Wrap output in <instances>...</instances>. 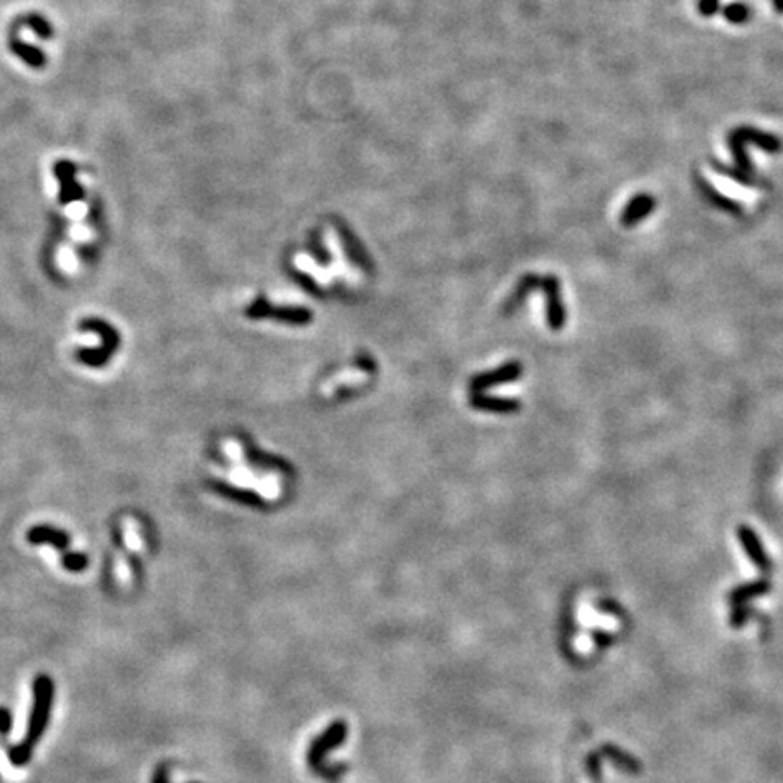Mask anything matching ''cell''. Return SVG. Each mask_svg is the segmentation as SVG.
Instances as JSON below:
<instances>
[{
    "label": "cell",
    "instance_id": "obj_8",
    "mask_svg": "<svg viewBox=\"0 0 783 783\" xmlns=\"http://www.w3.org/2000/svg\"><path fill=\"white\" fill-rule=\"evenodd\" d=\"M712 167H714V169H717L720 174H724V176H729V178H732V180L740 181V183H744V186H754V180H752L751 174L744 173V171H740V169L734 171V169H731V167H727V166H722V163L717 162V160L712 162Z\"/></svg>",
    "mask_w": 783,
    "mask_h": 783
},
{
    "label": "cell",
    "instance_id": "obj_4",
    "mask_svg": "<svg viewBox=\"0 0 783 783\" xmlns=\"http://www.w3.org/2000/svg\"><path fill=\"white\" fill-rule=\"evenodd\" d=\"M738 535H740L742 544H744L745 551H747V555L752 559V562H754L759 570L769 571L771 562H769L767 555L764 553V547H762V544H759L756 533L752 532V530H749L747 526H742L740 530H738Z\"/></svg>",
    "mask_w": 783,
    "mask_h": 783
},
{
    "label": "cell",
    "instance_id": "obj_5",
    "mask_svg": "<svg viewBox=\"0 0 783 783\" xmlns=\"http://www.w3.org/2000/svg\"><path fill=\"white\" fill-rule=\"evenodd\" d=\"M769 587H771V584H769L767 580H759V582H752V584H747V586H740L738 590L732 591V595H731V598H729V600H731L732 607L742 606V604H744L745 600H749V598L764 595L765 591H769Z\"/></svg>",
    "mask_w": 783,
    "mask_h": 783
},
{
    "label": "cell",
    "instance_id": "obj_10",
    "mask_svg": "<svg viewBox=\"0 0 783 783\" xmlns=\"http://www.w3.org/2000/svg\"><path fill=\"white\" fill-rule=\"evenodd\" d=\"M718 4H720V0H700L698 9L704 16H712L718 11Z\"/></svg>",
    "mask_w": 783,
    "mask_h": 783
},
{
    "label": "cell",
    "instance_id": "obj_7",
    "mask_svg": "<svg viewBox=\"0 0 783 783\" xmlns=\"http://www.w3.org/2000/svg\"><path fill=\"white\" fill-rule=\"evenodd\" d=\"M724 16L731 24H744V22L749 20V16H751V11L742 2H732V4H727L724 8Z\"/></svg>",
    "mask_w": 783,
    "mask_h": 783
},
{
    "label": "cell",
    "instance_id": "obj_9",
    "mask_svg": "<svg viewBox=\"0 0 783 783\" xmlns=\"http://www.w3.org/2000/svg\"><path fill=\"white\" fill-rule=\"evenodd\" d=\"M751 615V611L747 610V607H740V606H736L734 611H732L731 615V624L734 627H740L744 626L745 620H747V617Z\"/></svg>",
    "mask_w": 783,
    "mask_h": 783
},
{
    "label": "cell",
    "instance_id": "obj_1",
    "mask_svg": "<svg viewBox=\"0 0 783 783\" xmlns=\"http://www.w3.org/2000/svg\"><path fill=\"white\" fill-rule=\"evenodd\" d=\"M53 685L48 677H39L35 682V704H33L31 722H29V732L26 736L24 745L26 749H31L33 744L39 740V736L46 729V722L49 717V707H51Z\"/></svg>",
    "mask_w": 783,
    "mask_h": 783
},
{
    "label": "cell",
    "instance_id": "obj_2",
    "mask_svg": "<svg viewBox=\"0 0 783 783\" xmlns=\"http://www.w3.org/2000/svg\"><path fill=\"white\" fill-rule=\"evenodd\" d=\"M729 136L738 138L740 142H745V143L747 142L754 143L756 147L764 149L765 153H779L783 147L778 136H774V134L771 133H764V131L754 129V127H749V126L734 127V129L729 133Z\"/></svg>",
    "mask_w": 783,
    "mask_h": 783
},
{
    "label": "cell",
    "instance_id": "obj_6",
    "mask_svg": "<svg viewBox=\"0 0 783 783\" xmlns=\"http://www.w3.org/2000/svg\"><path fill=\"white\" fill-rule=\"evenodd\" d=\"M602 752H606L607 758H611L618 767H622V771L630 772V774H637V772H640V762H637V759H635L633 756L627 754V752H622L620 749L613 747V745L604 747Z\"/></svg>",
    "mask_w": 783,
    "mask_h": 783
},
{
    "label": "cell",
    "instance_id": "obj_11",
    "mask_svg": "<svg viewBox=\"0 0 783 783\" xmlns=\"http://www.w3.org/2000/svg\"><path fill=\"white\" fill-rule=\"evenodd\" d=\"M772 4H774L776 11L783 13V0H772Z\"/></svg>",
    "mask_w": 783,
    "mask_h": 783
},
{
    "label": "cell",
    "instance_id": "obj_3",
    "mask_svg": "<svg viewBox=\"0 0 783 783\" xmlns=\"http://www.w3.org/2000/svg\"><path fill=\"white\" fill-rule=\"evenodd\" d=\"M655 207H657V200L650 194H637L635 198H631L630 203L626 205V209L622 211V225L631 227V225L638 223L650 213H653Z\"/></svg>",
    "mask_w": 783,
    "mask_h": 783
}]
</instances>
